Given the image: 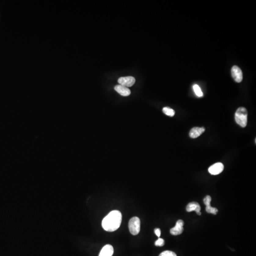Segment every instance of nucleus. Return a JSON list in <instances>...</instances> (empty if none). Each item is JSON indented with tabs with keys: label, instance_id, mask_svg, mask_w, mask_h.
<instances>
[{
	"label": "nucleus",
	"instance_id": "13",
	"mask_svg": "<svg viewBox=\"0 0 256 256\" xmlns=\"http://www.w3.org/2000/svg\"><path fill=\"white\" fill-rule=\"evenodd\" d=\"M193 89L195 95H197L198 97H201L203 96V92H202V90H201V88L199 86H198L197 85H194Z\"/></svg>",
	"mask_w": 256,
	"mask_h": 256
},
{
	"label": "nucleus",
	"instance_id": "14",
	"mask_svg": "<svg viewBox=\"0 0 256 256\" xmlns=\"http://www.w3.org/2000/svg\"><path fill=\"white\" fill-rule=\"evenodd\" d=\"M206 211L209 214H216L218 213V209L216 208L213 207L211 205L206 206Z\"/></svg>",
	"mask_w": 256,
	"mask_h": 256
},
{
	"label": "nucleus",
	"instance_id": "3",
	"mask_svg": "<svg viewBox=\"0 0 256 256\" xmlns=\"http://www.w3.org/2000/svg\"><path fill=\"white\" fill-rule=\"evenodd\" d=\"M129 228L130 233L133 235L139 234L140 230V221L138 217H133L130 219L129 223Z\"/></svg>",
	"mask_w": 256,
	"mask_h": 256
},
{
	"label": "nucleus",
	"instance_id": "2",
	"mask_svg": "<svg viewBox=\"0 0 256 256\" xmlns=\"http://www.w3.org/2000/svg\"><path fill=\"white\" fill-rule=\"evenodd\" d=\"M235 119L238 125L244 128L247 125L248 112L244 107H240L237 109L235 114Z\"/></svg>",
	"mask_w": 256,
	"mask_h": 256
},
{
	"label": "nucleus",
	"instance_id": "7",
	"mask_svg": "<svg viewBox=\"0 0 256 256\" xmlns=\"http://www.w3.org/2000/svg\"><path fill=\"white\" fill-rule=\"evenodd\" d=\"M224 169V165L221 163L218 162L212 165L208 168V171L211 175H217L222 172Z\"/></svg>",
	"mask_w": 256,
	"mask_h": 256
},
{
	"label": "nucleus",
	"instance_id": "11",
	"mask_svg": "<svg viewBox=\"0 0 256 256\" xmlns=\"http://www.w3.org/2000/svg\"><path fill=\"white\" fill-rule=\"evenodd\" d=\"M114 89L120 95L123 96H127L130 95V91L128 87L122 85H117L114 87Z\"/></svg>",
	"mask_w": 256,
	"mask_h": 256
},
{
	"label": "nucleus",
	"instance_id": "9",
	"mask_svg": "<svg viewBox=\"0 0 256 256\" xmlns=\"http://www.w3.org/2000/svg\"><path fill=\"white\" fill-rule=\"evenodd\" d=\"M114 253V249L111 245L104 246L100 251L99 256H112Z\"/></svg>",
	"mask_w": 256,
	"mask_h": 256
},
{
	"label": "nucleus",
	"instance_id": "8",
	"mask_svg": "<svg viewBox=\"0 0 256 256\" xmlns=\"http://www.w3.org/2000/svg\"><path fill=\"white\" fill-rule=\"evenodd\" d=\"M186 209L188 212H191L194 211L198 215H200L201 214V212H200L201 207L200 204L197 202H194L189 203L187 205Z\"/></svg>",
	"mask_w": 256,
	"mask_h": 256
},
{
	"label": "nucleus",
	"instance_id": "1",
	"mask_svg": "<svg viewBox=\"0 0 256 256\" xmlns=\"http://www.w3.org/2000/svg\"><path fill=\"white\" fill-rule=\"evenodd\" d=\"M122 221V213L117 210L113 211L103 220L102 227L104 230L113 232L117 230Z\"/></svg>",
	"mask_w": 256,
	"mask_h": 256
},
{
	"label": "nucleus",
	"instance_id": "12",
	"mask_svg": "<svg viewBox=\"0 0 256 256\" xmlns=\"http://www.w3.org/2000/svg\"><path fill=\"white\" fill-rule=\"evenodd\" d=\"M162 111L166 115L170 116V117L174 116L175 114V111L170 108L167 107L163 108Z\"/></svg>",
	"mask_w": 256,
	"mask_h": 256
},
{
	"label": "nucleus",
	"instance_id": "4",
	"mask_svg": "<svg viewBox=\"0 0 256 256\" xmlns=\"http://www.w3.org/2000/svg\"><path fill=\"white\" fill-rule=\"evenodd\" d=\"M231 75L235 81L241 83L243 79L242 71L239 66H234L231 70Z\"/></svg>",
	"mask_w": 256,
	"mask_h": 256
},
{
	"label": "nucleus",
	"instance_id": "17",
	"mask_svg": "<svg viewBox=\"0 0 256 256\" xmlns=\"http://www.w3.org/2000/svg\"><path fill=\"white\" fill-rule=\"evenodd\" d=\"M165 244V241L162 238H159L157 241H156L155 245L156 246H163Z\"/></svg>",
	"mask_w": 256,
	"mask_h": 256
},
{
	"label": "nucleus",
	"instance_id": "18",
	"mask_svg": "<svg viewBox=\"0 0 256 256\" xmlns=\"http://www.w3.org/2000/svg\"><path fill=\"white\" fill-rule=\"evenodd\" d=\"M154 232H155L156 235L158 237H160V229H159V228H156V229H155V230H154Z\"/></svg>",
	"mask_w": 256,
	"mask_h": 256
},
{
	"label": "nucleus",
	"instance_id": "15",
	"mask_svg": "<svg viewBox=\"0 0 256 256\" xmlns=\"http://www.w3.org/2000/svg\"><path fill=\"white\" fill-rule=\"evenodd\" d=\"M159 256H177L176 253L171 251H164L162 252Z\"/></svg>",
	"mask_w": 256,
	"mask_h": 256
},
{
	"label": "nucleus",
	"instance_id": "5",
	"mask_svg": "<svg viewBox=\"0 0 256 256\" xmlns=\"http://www.w3.org/2000/svg\"><path fill=\"white\" fill-rule=\"evenodd\" d=\"M118 82L120 85L125 87H131L135 83V79L133 76H126L119 78Z\"/></svg>",
	"mask_w": 256,
	"mask_h": 256
},
{
	"label": "nucleus",
	"instance_id": "6",
	"mask_svg": "<svg viewBox=\"0 0 256 256\" xmlns=\"http://www.w3.org/2000/svg\"><path fill=\"white\" fill-rule=\"evenodd\" d=\"M184 225L183 221L179 220L177 221L175 227L171 229L170 232L173 235H178L182 233L183 231V226Z\"/></svg>",
	"mask_w": 256,
	"mask_h": 256
},
{
	"label": "nucleus",
	"instance_id": "10",
	"mask_svg": "<svg viewBox=\"0 0 256 256\" xmlns=\"http://www.w3.org/2000/svg\"><path fill=\"white\" fill-rule=\"evenodd\" d=\"M205 129L204 127H194L192 128L189 133V136L192 139H195L199 137L204 133Z\"/></svg>",
	"mask_w": 256,
	"mask_h": 256
},
{
	"label": "nucleus",
	"instance_id": "16",
	"mask_svg": "<svg viewBox=\"0 0 256 256\" xmlns=\"http://www.w3.org/2000/svg\"><path fill=\"white\" fill-rule=\"evenodd\" d=\"M211 200H212L211 197L209 195H207L204 199V204L206 205V206H209V205H211Z\"/></svg>",
	"mask_w": 256,
	"mask_h": 256
}]
</instances>
